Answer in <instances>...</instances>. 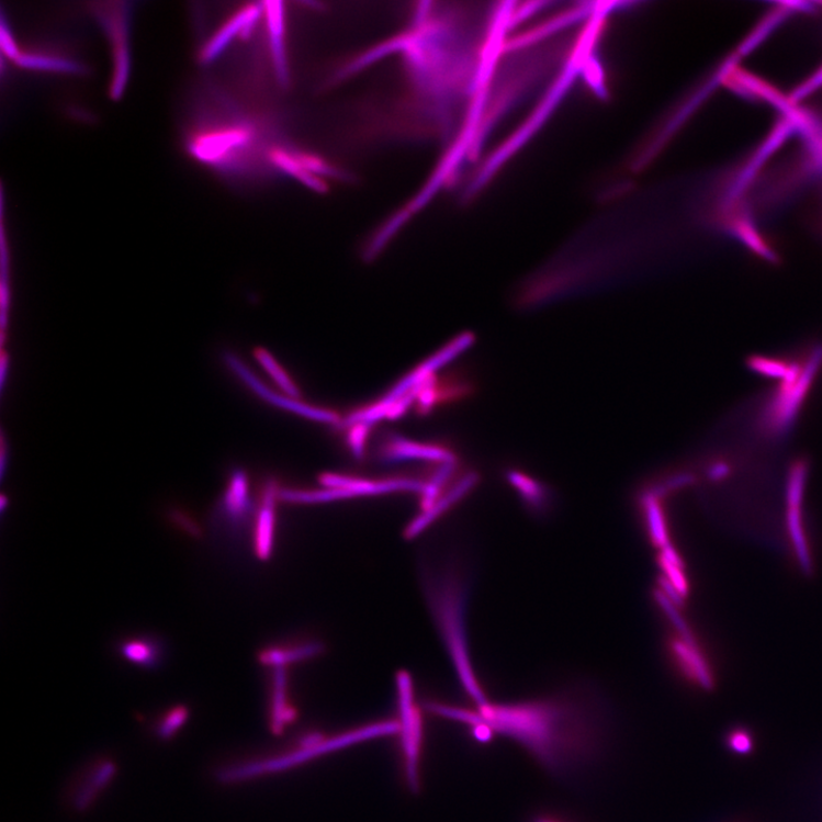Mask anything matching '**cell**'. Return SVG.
I'll list each match as a JSON object with an SVG mask.
<instances>
[{"mask_svg":"<svg viewBox=\"0 0 822 822\" xmlns=\"http://www.w3.org/2000/svg\"><path fill=\"white\" fill-rule=\"evenodd\" d=\"M608 9L507 4L474 100L466 150L488 173L540 128L585 68Z\"/></svg>","mask_w":822,"mask_h":822,"instance_id":"6da1fadb","label":"cell"},{"mask_svg":"<svg viewBox=\"0 0 822 822\" xmlns=\"http://www.w3.org/2000/svg\"><path fill=\"white\" fill-rule=\"evenodd\" d=\"M564 700L478 706L481 724L513 736L555 772L570 770L597 748L598 733ZM480 724V725H481Z\"/></svg>","mask_w":822,"mask_h":822,"instance_id":"7a4b0ae2","label":"cell"},{"mask_svg":"<svg viewBox=\"0 0 822 822\" xmlns=\"http://www.w3.org/2000/svg\"><path fill=\"white\" fill-rule=\"evenodd\" d=\"M427 597L449 656L455 665L461 682L478 706L487 703L474 675L466 642L465 608L466 585L458 575L446 574L425 582Z\"/></svg>","mask_w":822,"mask_h":822,"instance_id":"3957f363","label":"cell"},{"mask_svg":"<svg viewBox=\"0 0 822 822\" xmlns=\"http://www.w3.org/2000/svg\"><path fill=\"white\" fill-rule=\"evenodd\" d=\"M398 732H401V725L396 722H382L367 725L354 731L333 736V739L324 740L316 746L302 747L300 751L280 757L233 765V767L224 769L219 774V777L225 782H238L263 775L285 772L314 757L326 755L368 740L379 739V736Z\"/></svg>","mask_w":822,"mask_h":822,"instance_id":"277c9868","label":"cell"},{"mask_svg":"<svg viewBox=\"0 0 822 822\" xmlns=\"http://www.w3.org/2000/svg\"><path fill=\"white\" fill-rule=\"evenodd\" d=\"M93 13L110 41L112 78L110 95L119 100L125 92L131 70L128 3H95Z\"/></svg>","mask_w":822,"mask_h":822,"instance_id":"5b68a950","label":"cell"},{"mask_svg":"<svg viewBox=\"0 0 822 822\" xmlns=\"http://www.w3.org/2000/svg\"><path fill=\"white\" fill-rule=\"evenodd\" d=\"M399 710L402 718L401 732L406 755L407 778L413 790L419 788L418 762L421 743V720L415 707L412 676L403 671L396 675Z\"/></svg>","mask_w":822,"mask_h":822,"instance_id":"8992f818","label":"cell"},{"mask_svg":"<svg viewBox=\"0 0 822 822\" xmlns=\"http://www.w3.org/2000/svg\"><path fill=\"white\" fill-rule=\"evenodd\" d=\"M319 481L326 488L344 489L351 498L361 496H379L399 492L421 493L423 482L415 478L394 477L385 480H365L349 475L326 473Z\"/></svg>","mask_w":822,"mask_h":822,"instance_id":"52a82bcc","label":"cell"},{"mask_svg":"<svg viewBox=\"0 0 822 822\" xmlns=\"http://www.w3.org/2000/svg\"><path fill=\"white\" fill-rule=\"evenodd\" d=\"M671 655L677 671L692 687L711 692L717 687V675L711 663L705 657L698 644H692L682 637L669 643Z\"/></svg>","mask_w":822,"mask_h":822,"instance_id":"ba28073f","label":"cell"},{"mask_svg":"<svg viewBox=\"0 0 822 822\" xmlns=\"http://www.w3.org/2000/svg\"><path fill=\"white\" fill-rule=\"evenodd\" d=\"M226 360H228V363L229 365H232L235 373L238 374L240 379L246 384H248V386L255 393H258V395H260L261 398L268 402L269 404L275 407L282 408V409L290 410L303 417L315 419L317 421H323V423H328V424L341 423V419H339V416L335 414L334 412L304 405L297 402L296 399L291 398V396H282L273 392L268 386H266L262 382H260L257 378H255L254 374L249 370H247L245 364L240 360L235 358L234 356L226 357Z\"/></svg>","mask_w":822,"mask_h":822,"instance_id":"9c48e42d","label":"cell"},{"mask_svg":"<svg viewBox=\"0 0 822 822\" xmlns=\"http://www.w3.org/2000/svg\"><path fill=\"white\" fill-rule=\"evenodd\" d=\"M472 344V336L465 334L455 341L451 342L448 347L441 350L439 353L433 356L428 361H425L416 368L412 374L405 378L398 385H396L384 398L379 402L380 406L387 413L391 406L398 402L413 389L417 387L424 381H427L439 370L440 367L451 361L453 358L463 352ZM387 416V415H386Z\"/></svg>","mask_w":822,"mask_h":822,"instance_id":"30bf717a","label":"cell"},{"mask_svg":"<svg viewBox=\"0 0 822 822\" xmlns=\"http://www.w3.org/2000/svg\"><path fill=\"white\" fill-rule=\"evenodd\" d=\"M796 132V128L786 120L779 122L769 137L765 139L759 149L754 154L743 171L734 180L727 194V203L731 204L739 200L754 181L757 173L774 154H776L785 142Z\"/></svg>","mask_w":822,"mask_h":822,"instance_id":"8fae6325","label":"cell"},{"mask_svg":"<svg viewBox=\"0 0 822 822\" xmlns=\"http://www.w3.org/2000/svg\"><path fill=\"white\" fill-rule=\"evenodd\" d=\"M381 459L386 464L412 460L438 462L441 464L458 462L455 455L447 449L412 442L396 435H393L385 448H383Z\"/></svg>","mask_w":822,"mask_h":822,"instance_id":"7c38bea8","label":"cell"},{"mask_svg":"<svg viewBox=\"0 0 822 822\" xmlns=\"http://www.w3.org/2000/svg\"><path fill=\"white\" fill-rule=\"evenodd\" d=\"M116 774V765L110 759H98L78 778L72 789L71 802L85 810L101 796Z\"/></svg>","mask_w":822,"mask_h":822,"instance_id":"4fadbf2b","label":"cell"},{"mask_svg":"<svg viewBox=\"0 0 822 822\" xmlns=\"http://www.w3.org/2000/svg\"><path fill=\"white\" fill-rule=\"evenodd\" d=\"M277 500H279V489L275 482L270 481L264 489L254 529L255 554L262 561L269 560L273 552Z\"/></svg>","mask_w":822,"mask_h":822,"instance_id":"5bb4252c","label":"cell"},{"mask_svg":"<svg viewBox=\"0 0 822 822\" xmlns=\"http://www.w3.org/2000/svg\"><path fill=\"white\" fill-rule=\"evenodd\" d=\"M476 482L477 474L475 473H469L461 478L458 484L446 495L441 496L427 513H423L407 526L404 532L406 540H414V538L430 527L447 511V509L461 500L476 485Z\"/></svg>","mask_w":822,"mask_h":822,"instance_id":"9a60e30c","label":"cell"},{"mask_svg":"<svg viewBox=\"0 0 822 822\" xmlns=\"http://www.w3.org/2000/svg\"><path fill=\"white\" fill-rule=\"evenodd\" d=\"M257 8H247L236 13L230 20L226 21L212 38L203 46L200 58L203 64H209L217 58L226 46L235 38L248 30L255 19L258 18Z\"/></svg>","mask_w":822,"mask_h":822,"instance_id":"2e32d148","label":"cell"},{"mask_svg":"<svg viewBox=\"0 0 822 822\" xmlns=\"http://www.w3.org/2000/svg\"><path fill=\"white\" fill-rule=\"evenodd\" d=\"M786 527L793 553L800 564L802 573L807 576L813 574V559L809 538L806 531L802 506H787Z\"/></svg>","mask_w":822,"mask_h":822,"instance_id":"e0dca14e","label":"cell"},{"mask_svg":"<svg viewBox=\"0 0 822 822\" xmlns=\"http://www.w3.org/2000/svg\"><path fill=\"white\" fill-rule=\"evenodd\" d=\"M13 61L15 65L31 70L61 72L70 75L87 74V68H85L81 64L68 58H63V56L59 55H52L46 53H30L20 50L19 55Z\"/></svg>","mask_w":822,"mask_h":822,"instance_id":"ac0fdd59","label":"cell"},{"mask_svg":"<svg viewBox=\"0 0 822 822\" xmlns=\"http://www.w3.org/2000/svg\"><path fill=\"white\" fill-rule=\"evenodd\" d=\"M322 642H308L293 648H271L260 652L259 661L272 668L288 667L290 664L311 660L323 654Z\"/></svg>","mask_w":822,"mask_h":822,"instance_id":"d6986e66","label":"cell"},{"mask_svg":"<svg viewBox=\"0 0 822 822\" xmlns=\"http://www.w3.org/2000/svg\"><path fill=\"white\" fill-rule=\"evenodd\" d=\"M223 505L225 513L237 521L244 519L250 511L248 477L243 471L233 474L226 488Z\"/></svg>","mask_w":822,"mask_h":822,"instance_id":"ffe728a7","label":"cell"},{"mask_svg":"<svg viewBox=\"0 0 822 822\" xmlns=\"http://www.w3.org/2000/svg\"><path fill=\"white\" fill-rule=\"evenodd\" d=\"M295 713L288 702L286 667H277L273 672L272 727L280 732L294 720Z\"/></svg>","mask_w":822,"mask_h":822,"instance_id":"44dd1931","label":"cell"},{"mask_svg":"<svg viewBox=\"0 0 822 822\" xmlns=\"http://www.w3.org/2000/svg\"><path fill=\"white\" fill-rule=\"evenodd\" d=\"M661 498L657 494L650 492L644 496L643 506L651 540L664 550L671 544L668 542L666 517L661 505Z\"/></svg>","mask_w":822,"mask_h":822,"instance_id":"7402d4cb","label":"cell"},{"mask_svg":"<svg viewBox=\"0 0 822 822\" xmlns=\"http://www.w3.org/2000/svg\"><path fill=\"white\" fill-rule=\"evenodd\" d=\"M778 9L765 18L751 35L742 43L736 55L740 58L754 52L765 40H767L777 27L792 13L789 9L778 3Z\"/></svg>","mask_w":822,"mask_h":822,"instance_id":"603a6c76","label":"cell"},{"mask_svg":"<svg viewBox=\"0 0 822 822\" xmlns=\"http://www.w3.org/2000/svg\"><path fill=\"white\" fill-rule=\"evenodd\" d=\"M350 499L344 489L325 488L319 491L279 489V500L290 504H323Z\"/></svg>","mask_w":822,"mask_h":822,"instance_id":"cb8c5ba5","label":"cell"},{"mask_svg":"<svg viewBox=\"0 0 822 822\" xmlns=\"http://www.w3.org/2000/svg\"><path fill=\"white\" fill-rule=\"evenodd\" d=\"M733 232L736 237H739L753 251L761 255L762 258L767 259L768 261L776 260L775 252L764 243L755 229L754 224L748 218L741 217L736 219L733 225Z\"/></svg>","mask_w":822,"mask_h":822,"instance_id":"d4e9b609","label":"cell"},{"mask_svg":"<svg viewBox=\"0 0 822 822\" xmlns=\"http://www.w3.org/2000/svg\"><path fill=\"white\" fill-rule=\"evenodd\" d=\"M458 462L441 464L440 469L436 472L428 484H424L423 492L420 493V509L421 513H427L437 500L441 497V491L447 480L455 472Z\"/></svg>","mask_w":822,"mask_h":822,"instance_id":"484cf974","label":"cell"},{"mask_svg":"<svg viewBox=\"0 0 822 822\" xmlns=\"http://www.w3.org/2000/svg\"><path fill=\"white\" fill-rule=\"evenodd\" d=\"M808 469V464L804 460H798L790 466L786 488L787 506H802L804 500Z\"/></svg>","mask_w":822,"mask_h":822,"instance_id":"4316f807","label":"cell"},{"mask_svg":"<svg viewBox=\"0 0 822 822\" xmlns=\"http://www.w3.org/2000/svg\"><path fill=\"white\" fill-rule=\"evenodd\" d=\"M255 357H257L264 370L270 374L275 383L291 396V398H300V391L296 385L268 351L258 349L255 351Z\"/></svg>","mask_w":822,"mask_h":822,"instance_id":"83f0119b","label":"cell"},{"mask_svg":"<svg viewBox=\"0 0 822 822\" xmlns=\"http://www.w3.org/2000/svg\"><path fill=\"white\" fill-rule=\"evenodd\" d=\"M122 655L140 666H154L158 660V650L146 640H128L122 645Z\"/></svg>","mask_w":822,"mask_h":822,"instance_id":"f1b7e54d","label":"cell"},{"mask_svg":"<svg viewBox=\"0 0 822 822\" xmlns=\"http://www.w3.org/2000/svg\"><path fill=\"white\" fill-rule=\"evenodd\" d=\"M189 718L185 706H176L167 711L156 724V734L160 740H171L179 732Z\"/></svg>","mask_w":822,"mask_h":822,"instance_id":"f546056e","label":"cell"},{"mask_svg":"<svg viewBox=\"0 0 822 822\" xmlns=\"http://www.w3.org/2000/svg\"><path fill=\"white\" fill-rule=\"evenodd\" d=\"M725 745L734 755L748 756L754 752L756 742L750 729L735 727L727 733Z\"/></svg>","mask_w":822,"mask_h":822,"instance_id":"4dcf8cb0","label":"cell"},{"mask_svg":"<svg viewBox=\"0 0 822 822\" xmlns=\"http://www.w3.org/2000/svg\"><path fill=\"white\" fill-rule=\"evenodd\" d=\"M509 478H511L513 484L518 488L522 498L527 500L532 508L537 509V511H541L547 504V494L543 488L536 484L531 478L521 474L514 473Z\"/></svg>","mask_w":822,"mask_h":822,"instance_id":"1f68e13d","label":"cell"},{"mask_svg":"<svg viewBox=\"0 0 822 822\" xmlns=\"http://www.w3.org/2000/svg\"><path fill=\"white\" fill-rule=\"evenodd\" d=\"M822 87V70L820 69L788 97L792 104L798 105L801 101L809 98L812 93Z\"/></svg>","mask_w":822,"mask_h":822,"instance_id":"d6a6232c","label":"cell"},{"mask_svg":"<svg viewBox=\"0 0 822 822\" xmlns=\"http://www.w3.org/2000/svg\"><path fill=\"white\" fill-rule=\"evenodd\" d=\"M370 429L371 425H367L363 423L354 424L351 427L348 436L349 446L357 459H361L363 457L365 440L368 433H370L371 431Z\"/></svg>","mask_w":822,"mask_h":822,"instance_id":"836d02e7","label":"cell"},{"mask_svg":"<svg viewBox=\"0 0 822 822\" xmlns=\"http://www.w3.org/2000/svg\"><path fill=\"white\" fill-rule=\"evenodd\" d=\"M0 45H2V52L12 61L16 58L20 53V47L15 42V38L7 23V19L2 18V27H0Z\"/></svg>","mask_w":822,"mask_h":822,"instance_id":"e575fe53","label":"cell"},{"mask_svg":"<svg viewBox=\"0 0 822 822\" xmlns=\"http://www.w3.org/2000/svg\"><path fill=\"white\" fill-rule=\"evenodd\" d=\"M173 521L192 536H200L201 529L193 520L181 513H174Z\"/></svg>","mask_w":822,"mask_h":822,"instance_id":"d590c367","label":"cell"},{"mask_svg":"<svg viewBox=\"0 0 822 822\" xmlns=\"http://www.w3.org/2000/svg\"><path fill=\"white\" fill-rule=\"evenodd\" d=\"M730 465L725 462H717L707 470V476L712 481H721L729 476Z\"/></svg>","mask_w":822,"mask_h":822,"instance_id":"8d00e7d4","label":"cell"},{"mask_svg":"<svg viewBox=\"0 0 822 822\" xmlns=\"http://www.w3.org/2000/svg\"><path fill=\"white\" fill-rule=\"evenodd\" d=\"M779 4L789 9L792 13L793 12L813 13L814 12V5L812 3L801 2V0H791V2H779Z\"/></svg>","mask_w":822,"mask_h":822,"instance_id":"74e56055","label":"cell"},{"mask_svg":"<svg viewBox=\"0 0 822 822\" xmlns=\"http://www.w3.org/2000/svg\"><path fill=\"white\" fill-rule=\"evenodd\" d=\"M0 500H2V504H0V506H2V509H5L7 504H8V497L5 495H2V498H0Z\"/></svg>","mask_w":822,"mask_h":822,"instance_id":"f35d334b","label":"cell"},{"mask_svg":"<svg viewBox=\"0 0 822 822\" xmlns=\"http://www.w3.org/2000/svg\"><path fill=\"white\" fill-rule=\"evenodd\" d=\"M818 4L822 7V2H820V3H818Z\"/></svg>","mask_w":822,"mask_h":822,"instance_id":"ab89813d","label":"cell"},{"mask_svg":"<svg viewBox=\"0 0 822 822\" xmlns=\"http://www.w3.org/2000/svg\"><path fill=\"white\" fill-rule=\"evenodd\" d=\"M821 70H822V68H821Z\"/></svg>","mask_w":822,"mask_h":822,"instance_id":"60d3db41","label":"cell"}]
</instances>
